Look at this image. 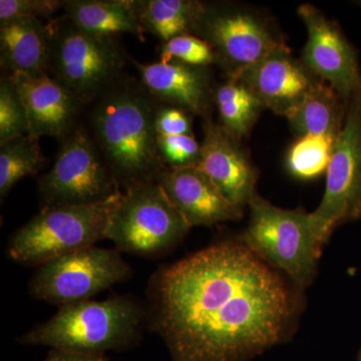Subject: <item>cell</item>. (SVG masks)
Returning a JSON list of instances; mask_svg holds the SVG:
<instances>
[{
    "instance_id": "obj_1",
    "label": "cell",
    "mask_w": 361,
    "mask_h": 361,
    "mask_svg": "<svg viewBox=\"0 0 361 361\" xmlns=\"http://www.w3.org/2000/svg\"><path fill=\"white\" fill-rule=\"evenodd\" d=\"M149 320L172 361H248L286 337L290 289L243 242H222L157 271Z\"/></svg>"
},
{
    "instance_id": "obj_2",
    "label": "cell",
    "mask_w": 361,
    "mask_h": 361,
    "mask_svg": "<svg viewBox=\"0 0 361 361\" xmlns=\"http://www.w3.org/2000/svg\"><path fill=\"white\" fill-rule=\"evenodd\" d=\"M159 106L141 82L128 78L90 106L85 127L120 188L155 182L166 169L158 147Z\"/></svg>"
},
{
    "instance_id": "obj_3",
    "label": "cell",
    "mask_w": 361,
    "mask_h": 361,
    "mask_svg": "<svg viewBox=\"0 0 361 361\" xmlns=\"http://www.w3.org/2000/svg\"><path fill=\"white\" fill-rule=\"evenodd\" d=\"M144 311L126 297L61 306L49 322L21 337V343L54 350L104 353L128 348L141 330Z\"/></svg>"
},
{
    "instance_id": "obj_4",
    "label": "cell",
    "mask_w": 361,
    "mask_h": 361,
    "mask_svg": "<svg viewBox=\"0 0 361 361\" xmlns=\"http://www.w3.org/2000/svg\"><path fill=\"white\" fill-rule=\"evenodd\" d=\"M51 28L47 73L85 108L126 78L123 68L130 56L115 37L85 32L65 16L51 20Z\"/></svg>"
},
{
    "instance_id": "obj_5",
    "label": "cell",
    "mask_w": 361,
    "mask_h": 361,
    "mask_svg": "<svg viewBox=\"0 0 361 361\" xmlns=\"http://www.w3.org/2000/svg\"><path fill=\"white\" fill-rule=\"evenodd\" d=\"M249 206L250 223L240 241L297 286H310L323 248L310 213L278 208L256 193Z\"/></svg>"
},
{
    "instance_id": "obj_6",
    "label": "cell",
    "mask_w": 361,
    "mask_h": 361,
    "mask_svg": "<svg viewBox=\"0 0 361 361\" xmlns=\"http://www.w3.org/2000/svg\"><path fill=\"white\" fill-rule=\"evenodd\" d=\"M121 191L101 203L42 208L14 233L7 249L9 257L23 264L42 266L106 239L111 209Z\"/></svg>"
},
{
    "instance_id": "obj_7",
    "label": "cell",
    "mask_w": 361,
    "mask_h": 361,
    "mask_svg": "<svg viewBox=\"0 0 361 361\" xmlns=\"http://www.w3.org/2000/svg\"><path fill=\"white\" fill-rule=\"evenodd\" d=\"M190 229L191 226L155 180L121 191L109 218L106 239L121 251L157 255L178 245Z\"/></svg>"
},
{
    "instance_id": "obj_8",
    "label": "cell",
    "mask_w": 361,
    "mask_h": 361,
    "mask_svg": "<svg viewBox=\"0 0 361 361\" xmlns=\"http://www.w3.org/2000/svg\"><path fill=\"white\" fill-rule=\"evenodd\" d=\"M37 189L42 208L101 203L121 191L84 122L61 140Z\"/></svg>"
},
{
    "instance_id": "obj_9",
    "label": "cell",
    "mask_w": 361,
    "mask_h": 361,
    "mask_svg": "<svg viewBox=\"0 0 361 361\" xmlns=\"http://www.w3.org/2000/svg\"><path fill=\"white\" fill-rule=\"evenodd\" d=\"M130 266L111 249L92 246L40 266L30 283L35 299L59 307L89 300L130 276Z\"/></svg>"
},
{
    "instance_id": "obj_10",
    "label": "cell",
    "mask_w": 361,
    "mask_h": 361,
    "mask_svg": "<svg viewBox=\"0 0 361 361\" xmlns=\"http://www.w3.org/2000/svg\"><path fill=\"white\" fill-rule=\"evenodd\" d=\"M326 173L322 203L310 213L316 235L323 246L337 225L360 214L361 97L349 102Z\"/></svg>"
},
{
    "instance_id": "obj_11",
    "label": "cell",
    "mask_w": 361,
    "mask_h": 361,
    "mask_svg": "<svg viewBox=\"0 0 361 361\" xmlns=\"http://www.w3.org/2000/svg\"><path fill=\"white\" fill-rule=\"evenodd\" d=\"M212 47L218 63L237 77L271 54L285 49L255 14L230 7L207 6L194 30Z\"/></svg>"
},
{
    "instance_id": "obj_12",
    "label": "cell",
    "mask_w": 361,
    "mask_h": 361,
    "mask_svg": "<svg viewBox=\"0 0 361 361\" xmlns=\"http://www.w3.org/2000/svg\"><path fill=\"white\" fill-rule=\"evenodd\" d=\"M298 13L308 32L303 65L336 90L346 104L361 97L357 56L339 28L310 4L299 7Z\"/></svg>"
},
{
    "instance_id": "obj_13",
    "label": "cell",
    "mask_w": 361,
    "mask_h": 361,
    "mask_svg": "<svg viewBox=\"0 0 361 361\" xmlns=\"http://www.w3.org/2000/svg\"><path fill=\"white\" fill-rule=\"evenodd\" d=\"M7 75L25 104L32 137H54L61 141L84 122V104L49 73Z\"/></svg>"
},
{
    "instance_id": "obj_14",
    "label": "cell",
    "mask_w": 361,
    "mask_h": 361,
    "mask_svg": "<svg viewBox=\"0 0 361 361\" xmlns=\"http://www.w3.org/2000/svg\"><path fill=\"white\" fill-rule=\"evenodd\" d=\"M233 78L241 80L264 108L286 118L320 80L303 63L292 59L287 47Z\"/></svg>"
},
{
    "instance_id": "obj_15",
    "label": "cell",
    "mask_w": 361,
    "mask_h": 361,
    "mask_svg": "<svg viewBox=\"0 0 361 361\" xmlns=\"http://www.w3.org/2000/svg\"><path fill=\"white\" fill-rule=\"evenodd\" d=\"M197 168L219 188L235 206L242 209L255 194L256 174L238 137L208 121L201 144L200 160Z\"/></svg>"
},
{
    "instance_id": "obj_16",
    "label": "cell",
    "mask_w": 361,
    "mask_h": 361,
    "mask_svg": "<svg viewBox=\"0 0 361 361\" xmlns=\"http://www.w3.org/2000/svg\"><path fill=\"white\" fill-rule=\"evenodd\" d=\"M157 182L191 228L213 226L242 217V209L228 200L196 166L166 168Z\"/></svg>"
},
{
    "instance_id": "obj_17",
    "label": "cell",
    "mask_w": 361,
    "mask_h": 361,
    "mask_svg": "<svg viewBox=\"0 0 361 361\" xmlns=\"http://www.w3.org/2000/svg\"><path fill=\"white\" fill-rule=\"evenodd\" d=\"M130 59L139 71L142 87L157 103L205 118L213 99L206 66L178 61L141 63L130 56Z\"/></svg>"
},
{
    "instance_id": "obj_18",
    "label": "cell",
    "mask_w": 361,
    "mask_h": 361,
    "mask_svg": "<svg viewBox=\"0 0 361 361\" xmlns=\"http://www.w3.org/2000/svg\"><path fill=\"white\" fill-rule=\"evenodd\" d=\"M51 33V20L18 18L0 21V59L4 73H47Z\"/></svg>"
},
{
    "instance_id": "obj_19",
    "label": "cell",
    "mask_w": 361,
    "mask_h": 361,
    "mask_svg": "<svg viewBox=\"0 0 361 361\" xmlns=\"http://www.w3.org/2000/svg\"><path fill=\"white\" fill-rule=\"evenodd\" d=\"M63 16L85 32L115 37L130 33L142 37V32L132 0H66Z\"/></svg>"
},
{
    "instance_id": "obj_20",
    "label": "cell",
    "mask_w": 361,
    "mask_h": 361,
    "mask_svg": "<svg viewBox=\"0 0 361 361\" xmlns=\"http://www.w3.org/2000/svg\"><path fill=\"white\" fill-rule=\"evenodd\" d=\"M348 106L336 90L319 80L287 118L302 137L318 135L336 141L345 121Z\"/></svg>"
},
{
    "instance_id": "obj_21",
    "label": "cell",
    "mask_w": 361,
    "mask_h": 361,
    "mask_svg": "<svg viewBox=\"0 0 361 361\" xmlns=\"http://www.w3.org/2000/svg\"><path fill=\"white\" fill-rule=\"evenodd\" d=\"M142 32L164 42L194 32L205 4L192 0H132Z\"/></svg>"
},
{
    "instance_id": "obj_22",
    "label": "cell",
    "mask_w": 361,
    "mask_h": 361,
    "mask_svg": "<svg viewBox=\"0 0 361 361\" xmlns=\"http://www.w3.org/2000/svg\"><path fill=\"white\" fill-rule=\"evenodd\" d=\"M223 127L237 137H245L264 108L248 87L238 78L230 77L214 92Z\"/></svg>"
},
{
    "instance_id": "obj_23",
    "label": "cell",
    "mask_w": 361,
    "mask_h": 361,
    "mask_svg": "<svg viewBox=\"0 0 361 361\" xmlns=\"http://www.w3.org/2000/svg\"><path fill=\"white\" fill-rule=\"evenodd\" d=\"M47 159L39 139L30 135L13 137L0 144V197L2 200L18 180L37 174Z\"/></svg>"
},
{
    "instance_id": "obj_24",
    "label": "cell",
    "mask_w": 361,
    "mask_h": 361,
    "mask_svg": "<svg viewBox=\"0 0 361 361\" xmlns=\"http://www.w3.org/2000/svg\"><path fill=\"white\" fill-rule=\"evenodd\" d=\"M334 140L318 135H303L292 146L287 156V167L299 179H313L327 171Z\"/></svg>"
},
{
    "instance_id": "obj_25",
    "label": "cell",
    "mask_w": 361,
    "mask_h": 361,
    "mask_svg": "<svg viewBox=\"0 0 361 361\" xmlns=\"http://www.w3.org/2000/svg\"><path fill=\"white\" fill-rule=\"evenodd\" d=\"M30 135L25 104L9 75L0 78V144Z\"/></svg>"
},
{
    "instance_id": "obj_26",
    "label": "cell",
    "mask_w": 361,
    "mask_h": 361,
    "mask_svg": "<svg viewBox=\"0 0 361 361\" xmlns=\"http://www.w3.org/2000/svg\"><path fill=\"white\" fill-rule=\"evenodd\" d=\"M182 61L195 66H207L218 63L217 56L210 44L191 33L178 35L164 44L161 61Z\"/></svg>"
},
{
    "instance_id": "obj_27",
    "label": "cell",
    "mask_w": 361,
    "mask_h": 361,
    "mask_svg": "<svg viewBox=\"0 0 361 361\" xmlns=\"http://www.w3.org/2000/svg\"><path fill=\"white\" fill-rule=\"evenodd\" d=\"M158 147L166 168H183L198 165L201 144L193 135L158 134Z\"/></svg>"
},
{
    "instance_id": "obj_28",
    "label": "cell",
    "mask_w": 361,
    "mask_h": 361,
    "mask_svg": "<svg viewBox=\"0 0 361 361\" xmlns=\"http://www.w3.org/2000/svg\"><path fill=\"white\" fill-rule=\"evenodd\" d=\"M63 7V1L59 0H1L0 21L18 18L49 20Z\"/></svg>"
},
{
    "instance_id": "obj_29",
    "label": "cell",
    "mask_w": 361,
    "mask_h": 361,
    "mask_svg": "<svg viewBox=\"0 0 361 361\" xmlns=\"http://www.w3.org/2000/svg\"><path fill=\"white\" fill-rule=\"evenodd\" d=\"M156 128L161 135H193L189 113L175 106H159Z\"/></svg>"
},
{
    "instance_id": "obj_30",
    "label": "cell",
    "mask_w": 361,
    "mask_h": 361,
    "mask_svg": "<svg viewBox=\"0 0 361 361\" xmlns=\"http://www.w3.org/2000/svg\"><path fill=\"white\" fill-rule=\"evenodd\" d=\"M44 361H108L104 353H82L52 350Z\"/></svg>"
},
{
    "instance_id": "obj_31",
    "label": "cell",
    "mask_w": 361,
    "mask_h": 361,
    "mask_svg": "<svg viewBox=\"0 0 361 361\" xmlns=\"http://www.w3.org/2000/svg\"><path fill=\"white\" fill-rule=\"evenodd\" d=\"M360 214H361V206H360Z\"/></svg>"
},
{
    "instance_id": "obj_32",
    "label": "cell",
    "mask_w": 361,
    "mask_h": 361,
    "mask_svg": "<svg viewBox=\"0 0 361 361\" xmlns=\"http://www.w3.org/2000/svg\"><path fill=\"white\" fill-rule=\"evenodd\" d=\"M360 361H361V356H360Z\"/></svg>"
}]
</instances>
